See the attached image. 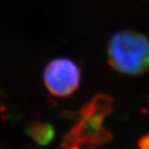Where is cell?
I'll use <instances>...</instances> for the list:
<instances>
[{
    "instance_id": "1",
    "label": "cell",
    "mask_w": 149,
    "mask_h": 149,
    "mask_svg": "<svg viewBox=\"0 0 149 149\" xmlns=\"http://www.w3.org/2000/svg\"><path fill=\"white\" fill-rule=\"evenodd\" d=\"M112 99L98 94L84 105L78 118L62 141V147L78 146L84 149H97L111 140V134L104 120L112 111Z\"/></svg>"
},
{
    "instance_id": "2",
    "label": "cell",
    "mask_w": 149,
    "mask_h": 149,
    "mask_svg": "<svg viewBox=\"0 0 149 149\" xmlns=\"http://www.w3.org/2000/svg\"><path fill=\"white\" fill-rule=\"evenodd\" d=\"M110 65L118 72L137 76L149 69V40L132 31L114 34L108 46Z\"/></svg>"
},
{
    "instance_id": "3",
    "label": "cell",
    "mask_w": 149,
    "mask_h": 149,
    "mask_svg": "<svg viewBox=\"0 0 149 149\" xmlns=\"http://www.w3.org/2000/svg\"><path fill=\"white\" fill-rule=\"evenodd\" d=\"M81 73L72 60L57 58L45 68L43 79L48 91L58 97H67L76 92L79 86Z\"/></svg>"
},
{
    "instance_id": "4",
    "label": "cell",
    "mask_w": 149,
    "mask_h": 149,
    "mask_svg": "<svg viewBox=\"0 0 149 149\" xmlns=\"http://www.w3.org/2000/svg\"><path fill=\"white\" fill-rule=\"evenodd\" d=\"M27 134L34 142L45 146L54 138L55 131L53 127L49 123L34 121L27 127Z\"/></svg>"
},
{
    "instance_id": "5",
    "label": "cell",
    "mask_w": 149,
    "mask_h": 149,
    "mask_svg": "<svg viewBox=\"0 0 149 149\" xmlns=\"http://www.w3.org/2000/svg\"><path fill=\"white\" fill-rule=\"evenodd\" d=\"M138 146L140 149H149V134H146L140 138L138 141Z\"/></svg>"
},
{
    "instance_id": "6",
    "label": "cell",
    "mask_w": 149,
    "mask_h": 149,
    "mask_svg": "<svg viewBox=\"0 0 149 149\" xmlns=\"http://www.w3.org/2000/svg\"><path fill=\"white\" fill-rule=\"evenodd\" d=\"M63 149H84L78 146H68V147H62Z\"/></svg>"
}]
</instances>
